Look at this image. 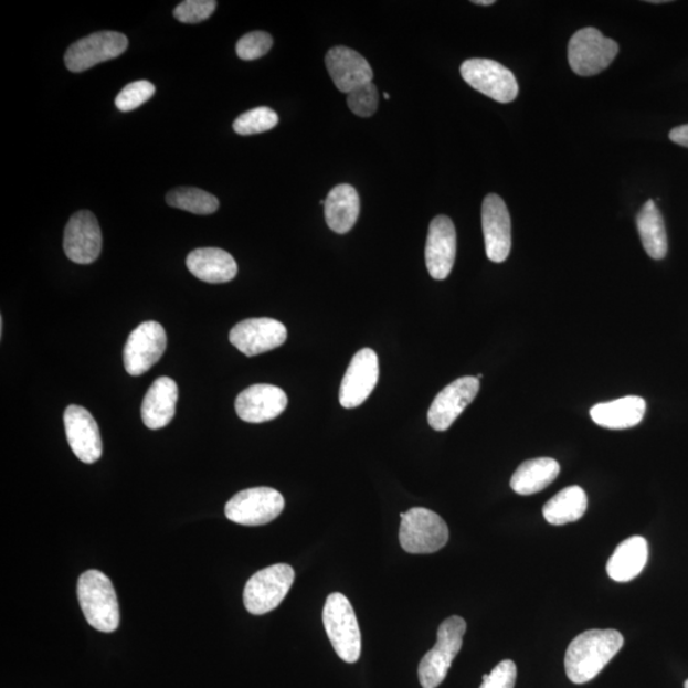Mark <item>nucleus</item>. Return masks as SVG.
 Returning <instances> with one entry per match:
<instances>
[{"instance_id": "obj_1", "label": "nucleus", "mask_w": 688, "mask_h": 688, "mask_svg": "<svg viewBox=\"0 0 688 688\" xmlns=\"http://www.w3.org/2000/svg\"><path fill=\"white\" fill-rule=\"evenodd\" d=\"M624 636L616 629H588L570 643L565 656L568 678L575 685L591 682L623 649Z\"/></svg>"}, {"instance_id": "obj_2", "label": "nucleus", "mask_w": 688, "mask_h": 688, "mask_svg": "<svg viewBox=\"0 0 688 688\" xmlns=\"http://www.w3.org/2000/svg\"><path fill=\"white\" fill-rule=\"evenodd\" d=\"M78 600L87 623L102 633H114L120 624L119 603L112 580L88 570L78 580Z\"/></svg>"}, {"instance_id": "obj_3", "label": "nucleus", "mask_w": 688, "mask_h": 688, "mask_svg": "<svg viewBox=\"0 0 688 688\" xmlns=\"http://www.w3.org/2000/svg\"><path fill=\"white\" fill-rule=\"evenodd\" d=\"M322 624L338 657L356 663L361 657V632L352 604L342 593H331L322 611Z\"/></svg>"}, {"instance_id": "obj_4", "label": "nucleus", "mask_w": 688, "mask_h": 688, "mask_svg": "<svg viewBox=\"0 0 688 688\" xmlns=\"http://www.w3.org/2000/svg\"><path fill=\"white\" fill-rule=\"evenodd\" d=\"M467 632L464 618H446L437 629V642L419 666L420 684L424 688H436L444 682L453 660L462 649L463 637Z\"/></svg>"}, {"instance_id": "obj_5", "label": "nucleus", "mask_w": 688, "mask_h": 688, "mask_svg": "<svg viewBox=\"0 0 688 688\" xmlns=\"http://www.w3.org/2000/svg\"><path fill=\"white\" fill-rule=\"evenodd\" d=\"M400 542L409 553H434L449 541V529L441 516L425 508L401 512Z\"/></svg>"}, {"instance_id": "obj_6", "label": "nucleus", "mask_w": 688, "mask_h": 688, "mask_svg": "<svg viewBox=\"0 0 688 688\" xmlns=\"http://www.w3.org/2000/svg\"><path fill=\"white\" fill-rule=\"evenodd\" d=\"M295 571L287 563L260 570L247 580L244 590L245 608L252 615H265L276 610L294 584Z\"/></svg>"}, {"instance_id": "obj_7", "label": "nucleus", "mask_w": 688, "mask_h": 688, "mask_svg": "<svg viewBox=\"0 0 688 688\" xmlns=\"http://www.w3.org/2000/svg\"><path fill=\"white\" fill-rule=\"evenodd\" d=\"M615 40L604 38L600 30H579L569 43V64L578 76H595L607 70L618 54Z\"/></svg>"}, {"instance_id": "obj_8", "label": "nucleus", "mask_w": 688, "mask_h": 688, "mask_svg": "<svg viewBox=\"0 0 688 688\" xmlns=\"http://www.w3.org/2000/svg\"><path fill=\"white\" fill-rule=\"evenodd\" d=\"M284 509V496L275 488L254 487L232 497L226 504L225 514L234 523L258 527L271 523Z\"/></svg>"}, {"instance_id": "obj_9", "label": "nucleus", "mask_w": 688, "mask_h": 688, "mask_svg": "<svg viewBox=\"0 0 688 688\" xmlns=\"http://www.w3.org/2000/svg\"><path fill=\"white\" fill-rule=\"evenodd\" d=\"M461 74L472 88L497 103L509 104L519 94L516 76L507 66L495 61L468 60L462 64Z\"/></svg>"}, {"instance_id": "obj_10", "label": "nucleus", "mask_w": 688, "mask_h": 688, "mask_svg": "<svg viewBox=\"0 0 688 688\" xmlns=\"http://www.w3.org/2000/svg\"><path fill=\"white\" fill-rule=\"evenodd\" d=\"M128 38L120 32H95L66 50L64 62L71 72H85L99 63L120 56L128 49Z\"/></svg>"}, {"instance_id": "obj_11", "label": "nucleus", "mask_w": 688, "mask_h": 688, "mask_svg": "<svg viewBox=\"0 0 688 688\" xmlns=\"http://www.w3.org/2000/svg\"><path fill=\"white\" fill-rule=\"evenodd\" d=\"M166 346H168V337L160 322H142L131 331L124 347V368L131 377L144 375L160 361Z\"/></svg>"}, {"instance_id": "obj_12", "label": "nucleus", "mask_w": 688, "mask_h": 688, "mask_svg": "<svg viewBox=\"0 0 688 688\" xmlns=\"http://www.w3.org/2000/svg\"><path fill=\"white\" fill-rule=\"evenodd\" d=\"M230 342L247 358L258 356L286 342L287 329L281 321L269 318L246 319L230 331Z\"/></svg>"}, {"instance_id": "obj_13", "label": "nucleus", "mask_w": 688, "mask_h": 688, "mask_svg": "<svg viewBox=\"0 0 688 688\" xmlns=\"http://www.w3.org/2000/svg\"><path fill=\"white\" fill-rule=\"evenodd\" d=\"M379 380L378 354L363 348L353 356L339 391V402L343 409L359 407L374 391Z\"/></svg>"}, {"instance_id": "obj_14", "label": "nucleus", "mask_w": 688, "mask_h": 688, "mask_svg": "<svg viewBox=\"0 0 688 688\" xmlns=\"http://www.w3.org/2000/svg\"><path fill=\"white\" fill-rule=\"evenodd\" d=\"M479 392V380L464 377L453 381L438 393L427 414L428 425L436 431H446L464 410L475 401Z\"/></svg>"}, {"instance_id": "obj_15", "label": "nucleus", "mask_w": 688, "mask_h": 688, "mask_svg": "<svg viewBox=\"0 0 688 688\" xmlns=\"http://www.w3.org/2000/svg\"><path fill=\"white\" fill-rule=\"evenodd\" d=\"M64 253L77 264L94 263L103 248L102 230L89 211L74 213L64 231Z\"/></svg>"}, {"instance_id": "obj_16", "label": "nucleus", "mask_w": 688, "mask_h": 688, "mask_svg": "<svg viewBox=\"0 0 688 688\" xmlns=\"http://www.w3.org/2000/svg\"><path fill=\"white\" fill-rule=\"evenodd\" d=\"M64 426L71 449L81 462L93 464L102 458L103 441L93 414L72 404L65 410Z\"/></svg>"}, {"instance_id": "obj_17", "label": "nucleus", "mask_w": 688, "mask_h": 688, "mask_svg": "<svg viewBox=\"0 0 688 688\" xmlns=\"http://www.w3.org/2000/svg\"><path fill=\"white\" fill-rule=\"evenodd\" d=\"M483 229L487 258L494 263L507 261L511 251V220L508 207L499 195L485 198Z\"/></svg>"}, {"instance_id": "obj_18", "label": "nucleus", "mask_w": 688, "mask_h": 688, "mask_svg": "<svg viewBox=\"0 0 688 688\" xmlns=\"http://www.w3.org/2000/svg\"><path fill=\"white\" fill-rule=\"evenodd\" d=\"M457 256V232L446 215L430 223L426 243V265L430 276L437 281L449 277Z\"/></svg>"}, {"instance_id": "obj_19", "label": "nucleus", "mask_w": 688, "mask_h": 688, "mask_svg": "<svg viewBox=\"0 0 688 688\" xmlns=\"http://www.w3.org/2000/svg\"><path fill=\"white\" fill-rule=\"evenodd\" d=\"M287 403V395L281 388L255 384L237 395L235 410L237 416L248 424H263L284 413Z\"/></svg>"}, {"instance_id": "obj_20", "label": "nucleus", "mask_w": 688, "mask_h": 688, "mask_svg": "<svg viewBox=\"0 0 688 688\" xmlns=\"http://www.w3.org/2000/svg\"><path fill=\"white\" fill-rule=\"evenodd\" d=\"M327 70L331 81L341 93L351 94L374 78V72L364 57L346 46L330 49L326 56Z\"/></svg>"}, {"instance_id": "obj_21", "label": "nucleus", "mask_w": 688, "mask_h": 688, "mask_svg": "<svg viewBox=\"0 0 688 688\" xmlns=\"http://www.w3.org/2000/svg\"><path fill=\"white\" fill-rule=\"evenodd\" d=\"M179 389L171 378L162 377L154 381L142 403V420L146 427L159 430L168 426L176 416Z\"/></svg>"}, {"instance_id": "obj_22", "label": "nucleus", "mask_w": 688, "mask_h": 688, "mask_svg": "<svg viewBox=\"0 0 688 688\" xmlns=\"http://www.w3.org/2000/svg\"><path fill=\"white\" fill-rule=\"evenodd\" d=\"M187 267L207 284H226L237 275L234 256L218 247L195 248L188 255Z\"/></svg>"}, {"instance_id": "obj_23", "label": "nucleus", "mask_w": 688, "mask_h": 688, "mask_svg": "<svg viewBox=\"0 0 688 688\" xmlns=\"http://www.w3.org/2000/svg\"><path fill=\"white\" fill-rule=\"evenodd\" d=\"M646 403L642 396H625L621 400L595 404L591 410L596 425L610 430H626L639 425L645 416Z\"/></svg>"}, {"instance_id": "obj_24", "label": "nucleus", "mask_w": 688, "mask_h": 688, "mask_svg": "<svg viewBox=\"0 0 688 688\" xmlns=\"http://www.w3.org/2000/svg\"><path fill=\"white\" fill-rule=\"evenodd\" d=\"M327 225L337 234L350 232L360 215V197L358 190L348 184L331 189L325 203Z\"/></svg>"}, {"instance_id": "obj_25", "label": "nucleus", "mask_w": 688, "mask_h": 688, "mask_svg": "<svg viewBox=\"0 0 688 688\" xmlns=\"http://www.w3.org/2000/svg\"><path fill=\"white\" fill-rule=\"evenodd\" d=\"M649 547L645 538L634 536L617 546L607 563V574L618 583H627L644 570L648 562Z\"/></svg>"}, {"instance_id": "obj_26", "label": "nucleus", "mask_w": 688, "mask_h": 688, "mask_svg": "<svg viewBox=\"0 0 688 688\" xmlns=\"http://www.w3.org/2000/svg\"><path fill=\"white\" fill-rule=\"evenodd\" d=\"M560 470L559 462L552 458L530 459L520 464L511 477L510 486L518 495H534L550 486Z\"/></svg>"}, {"instance_id": "obj_27", "label": "nucleus", "mask_w": 688, "mask_h": 688, "mask_svg": "<svg viewBox=\"0 0 688 688\" xmlns=\"http://www.w3.org/2000/svg\"><path fill=\"white\" fill-rule=\"evenodd\" d=\"M636 223L644 248L650 258L656 261L665 258L668 252L667 231L661 213L652 199L637 214Z\"/></svg>"}, {"instance_id": "obj_28", "label": "nucleus", "mask_w": 688, "mask_h": 688, "mask_svg": "<svg viewBox=\"0 0 688 688\" xmlns=\"http://www.w3.org/2000/svg\"><path fill=\"white\" fill-rule=\"evenodd\" d=\"M588 497L582 487L563 488L543 507V517L552 526H565L583 518Z\"/></svg>"}, {"instance_id": "obj_29", "label": "nucleus", "mask_w": 688, "mask_h": 688, "mask_svg": "<svg viewBox=\"0 0 688 688\" xmlns=\"http://www.w3.org/2000/svg\"><path fill=\"white\" fill-rule=\"evenodd\" d=\"M166 202L173 209L194 214H212L219 210V199L197 188H178L166 195Z\"/></svg>"}, {"instance_id": "obj_30", "label": "nucleus", "mask_w": 688, "mask_h": 688, "mask_svg": "<svg viewBox=\"0 0 688 688\" xmlns=\"http://www.w3.org/2000/svg\"><path fill=\"white\" fill-rule=\"evenodd\" d=\"M278 120L277 113L269 107H255L239 116L234 121V130L240 136L260 135L275 128Z\"/></svg>"}, {"instance_id": "obj_31", "label": "nucleus", "mask_w": 688, "mask_h": 688, "mask_svg": "<svg viewBox=\"0 0 688 688\" xmlns=\"http://www.w3.org/2000/svg\"><path fill=\"white\" fill-rule=\"evenodd\" d=\"M156 93V88L151 82L137 81L129 83L120 91L115 98V105L120 112L127 113L138 109L151 98Z\"/></svg>"}, {"instance_id": "obj_32", "label": "nucleus", "mask_w": 688, "mask_h": 688, "mask_svg": "<svg viewBox=\"0 0 688 688\" xmlns=\"http://www.w3.org/2000/svg\"><path fill=\"white\" fill-rule=\"evenodd\" d=\"M347 104L350 110L361 118H370L374 115L379 105V93L374 83L371 82L353 89L351 94H348Z\"/></svg>"}, {"instance_id": "obj_33", "label": "nucleus", "mask_w": 688, "mask_h": 688, "mask_svg": "<svg viewBox=\"0 0 688 688\" xmlns=\"http://www.w3.org/2000/svg\"><path fill=\"white\" fill-rule=\"evenodd\" d=\"M273 39L267 32L254 31L246 33L237 41L236 53L240 60L255 61L269 52Z\"/></svg>"}, {"instance_id": "obj_34", "label": "nucleus", "mask_w": 688, "mask_h": 688, "mask_svg": "<svg viewBox=\"0 0 688 688\" xmlns=\"http://www.w3.org/2000/svg\"><path fill=\"white\" fill-rule=\"evenodd\" d=\"M215 7L214 0H186L173 10V17L182 23H199L209 20Z\"/></svg>"}, {"instance_id": "obj_35", "label": "nucleus", "mask_w": 688, "mask_h": 688, "mask_svg": "<svg viewBox=\"0 0 688 688\" xmlns=\"http://www.w3.org/2000/svg\"><path fill=\"white\" fill-rule=\"evenodd\" d=\"M518 670L512 660H502L490 675H485L484 684L479 688H514L517 682Z\"/></svg>"}, {"instance_id": "obj_36", "label": "nucleus", "mask_w": 688, "mask_h": 688, "mask_svg": "<svg viewBox=\"0 0 688 688\" xmlns=\"http://www.w3.org/2000/svg\"><path fill=\"white\" fill-rule=\"evenodd\" d=\"M669 139L679 146L688 148V124H686V126L677 127L670 130Z\"/></svg>"}, {"instance_id": "obj_37", "label": "nucleus", "mask_w": 688, "mask_h": 688, "mask_svg": "<svg viewBox=\"0 0 688 688\" xmlns=\"http://www.w3.org/2000/svg\"><path fill=\"white\" fill-rule=\"evenodd\" d=\"M477 6H493L495 4L494 0H475L474 2Z\"/></svg>"}, {"instance_id": "obj_38", "label": "nucleus", "mask_w": 688, "mask_h": 688, "mask_svg": "<svg viewBox=\"0 0 688 688\" xmlns=\"http://www.w3.org/2000/svg\"><path fill=\"white\" fill-rule=\"evenodd\" d=\"M384 97H385V99L391 98V96H389V94H385Z\"/></svg>"}, {"instance_id": "obj_39", "label": "nucleus", "mask_w": 688, "mask_h": 688, "mask_svg": "<svg viewBox=\"0 0 688 688\" xmlns=\"http://www.w3.org/2000/svg\"><path fill=\"white\" fill-rule=\"evenodd\" d=\"M685 688H688V679H687V681L685 682Z\"/></svg>"}]
</instances>
